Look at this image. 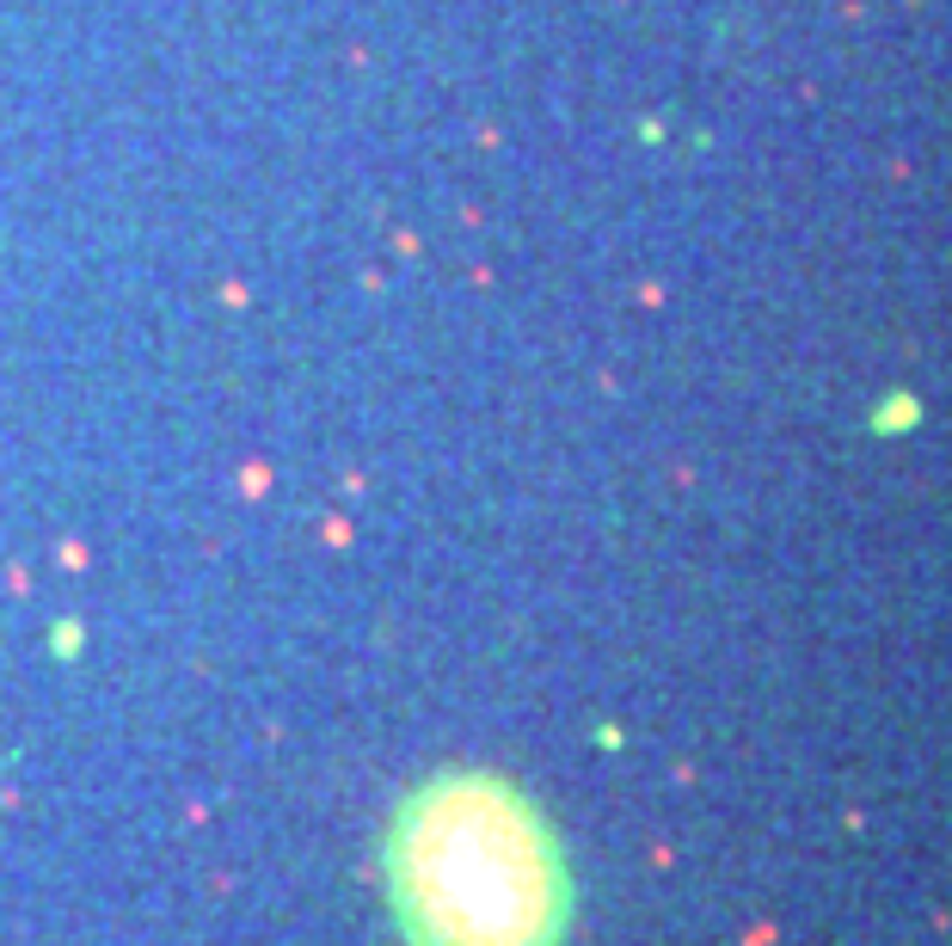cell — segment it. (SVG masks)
<instances>
[{
	"label": "cell",
	"mask_w": 952,
	"mask_h": 946,
	"mask_svg": "<svg viewBox=\"0 0 952 946\" xmlns=\"http://www.w3.org/2000/svg\"><path fill=\"white\" fill-rule=\"evenodd\" d=\"M382 879L406 946H559L578 904L547 812L486 769H443L394 805Z\"/></svg>",
	"instance_id": "cell-1"
}]
</instances>
